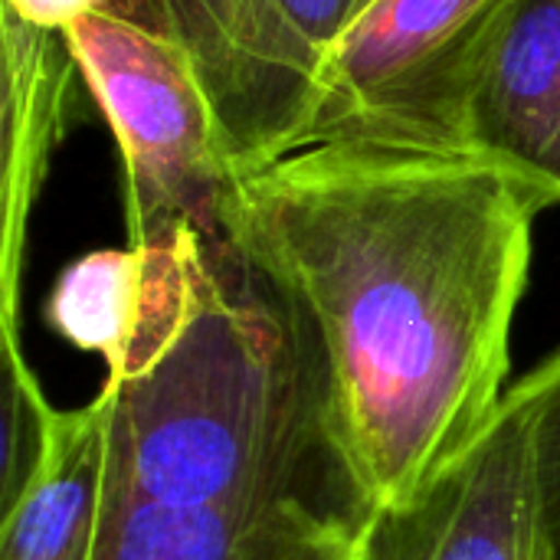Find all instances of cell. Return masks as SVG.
Listing matches in <instances>:
<instances>
[{
	"instance_id": "1",
	"label": "cell",
	"mask_w": 560,
	"mask_h": 560,
	"mask_svg": "<svg viewBox=\"0 0 560 560\" xmlns=\"http://www.w3.org/2000/svg\"><path fill=\"white\" fill-rule=\"evenodd\" d=\"M545 210L486 161L348 141L236 180L230 233L315 345L361 515L423 495L499 410Z\"/></svg>"
},
{
	"instance_id": "2",
	"label": "cell",
	"mask_w": 560,
	"mask_h": 560,
	"mask_svg": "<svg viewBox=\"0 0 560 560\" xmlns=\"http://www.w3.org/2000/svg\"><path fill=\"white\" fill-rule=\"evenodd\" d=\"M138 249L144 305L98 390L92 560H295L318 525L358 512L305 325L233 236L180 230Z\"/></svg>"
},
{
	"instance_id": "3",
	"label": "cell",
	"mask_w": 560,
	"mask_h": 560,
	"mask_svg": "<svg viewBox=\"0 0 560 560\" xmlns=\"http://www.w3.org/2000/svg\"><path fill=\"white\" fill-rule=\"evenodd\" d=\"M66 43L121 151L128 246L180 230L233 236L236 177L161 0H98L66 30Z\"/></svg>"
},
{
	"instance_id": "4",
	"label": "cell",
	"mask_w": 560,
	"mask_h": 560,
	"mask_svg": "<svg viewBox=\"0 0 560 560\" xmlns=\"http://www.w3.org/2000/svg\"><path fill=\"white\" fill-rule=\"evenodd\" d=\"M505 0H377L318 69L308 144L456 154L472 52Z\"/></svg>"
},
{
	"instance_id": "5",
	"label": "cell",
	"mask_w": 560,
	"mask_h": 560,
	"mask_svg": "<svg viewBox=\"0 0 560 560\" xmlns=\"http://www.w3.org/2000/svg\"><path fill=\"white\" fill-rule=\"evenodd\" d=\"M210 102L233 177L308 144L322 56L279 0H161Z\"/></svg>"
},
{
	"instance_id": "6",
	"label": "cell",
	"mask_w": 560,
	"mask_h": 560,
	"mask_svg": "<svg viewBox=\"0 0 560 560\" xmlns=\"http://www.w3.org/2000/svg\"><path fill=\"white\" fill-rule=\"evenodd\" d=\"M358 560H545L535 512L532 423L505 390L469 450L410 505L361 515Z\"/></svg>"
},
{
	"instance_id": "7",
	"label": "cell",
	"mask_w": 560,
	"mask_h": 560,
	"mask_svg": "<svg viewBox=\"0 0 560 560\" xmlns=\"http://www.w3.org/2000/svg\"><path fill=\"white\" fill-rule=\"evenodd\" d=\"M456 154L560 203V0H505L463 79Z\"/></svg>"
},
{
	"instance_id": "8",
	"label": "cell",
	"mask_w": 560,
	"mask_h": 560,
	"mask_svg": "<svg viewBox=\"0 0 560 560\" xmlns=\"http://www.w3.org/2000/svg\"><path fill=\"white\" fill-rule=\"evenodd\" d=\"M108 472V407L49 413L43 459L23 495L0 515V560H92Z\"/></svg>"
},
{
	"instance_id": "9",
	"label": "cell",
	"mask_w": 560,
	"mask_h": 560,
	"mask_svg": "<svg viewBox=\"0 0 560 560\" xmlns=\"http://www.w3.org/2000/svg\"><path fill=\"white\" fill-rule=\"evenodd\" d=\"M144 305V249H95L79 256L56 279L46 322L72 348L105 358V364L131 338Z\"/></svg>"
},
{
	"instance_id": "10",
	"label": "cell",
	"mask_w": 560,
	"mask_h": 560,
	"mask_svg": "<svg viewBox=\"0 0 560 560\" xmlns=\"http://www.w3.org/2000/svg\"><path fill=\"white\" fill-rule=\"evenodd\" d=\"M528 410L541 558L560 560V351L509 387Z\"/></svg>"
},
{
	"instance_id": "11",
	"label": "cell",
	"mask_w": 560,
	"mask_h": 560,
	"mask_svg": "<svg viewBox=\"0 0 560 560\" xmlns=\"http://www.w3.org/2000/svg\"><path fill=\"white\" fill-rule=\"evenodd\" d=\"M3 364H7V404H3V472H0V515L30 486L43 446L52 404L43 397L36 374L30 371L16 335H3Z\"/></svg>"
},
{
	"instance_id": "12",
	"label": "cell",
	"mask_w": 560,
	"mask_h": 560,
	"mask_svg": "<svg viewBox=\"0 0 560 560\" xmlns=\"http://www.w3.org/2000/svg\"><path fill=\"white\" fill-rule=\"evenodd\" d=\"M95 3L98 0H3V16L33 30L66 33Z\"/></svg>"
},
{
	"instance_id": "13",
	"label": "cell",
	"mask_w": 560,
	"mask_h": 560,
	"mask_svg": "<svg viewBox=\"0 0 560 560\" xmlns=\"http://www.w3.org/2000/svg\"><path fill=\"white\" fill-rule=\"evenodd\" d=\"M358 512H338L325 525L312 532V538L302 545L295 560H358L354 558V532H358Z\"/></svg>"
},
{
	"instance_id": "14",
	"label": "cell",
	"mask_w": 560,
	"mask_h": 560,
	"mask_svg": "<svg viewBox=\"0 0 560 560\" xmlns=\"http://www.w3.org/2000/svg\"><path fill=\"white\" fill-rule=\"evenodd\" d=\"M374 3H377V0H368V7H364V13H368V10H371ZM364 13H361V16H364Z\"/></svg>"
}]
</instances>
